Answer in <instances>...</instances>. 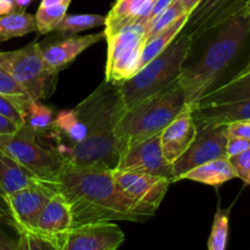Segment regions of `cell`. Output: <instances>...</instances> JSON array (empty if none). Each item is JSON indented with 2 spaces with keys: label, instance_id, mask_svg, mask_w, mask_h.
<instances>
[{
  "label": "cell",
  "instance_id": "f1b7e54d",
  "mask_svg": "<svg viewBox=\"0 0 250 250\" xmlns=\"http://www.w3.org/2000/svg\"><path fill=\"white\" fill-rule=\"evenodd\" d=\"M29 97H12L0 93V115L11 120L17 126L24 125L26 110L31 102Z\"/></svg>",
  "mask_w": 250,
  "mask_h": 250
},
{
  "label": "cell",
  "instance_id": "8d00e7d4",
  "mask_svg": "<svg viewBox=\"0 0 250 250\" xmlns=\"http://www.w3.org/2000/svg\"><path fill=\"white\" fill-rule=\"evenodd\" d=\"M0 222L15 229L14 221H12L9 207H7L6 200H5V195L1 190H0Z\"/></svg>",
  "mask_w": 250,
  "mask_h": 250
},
{
  "label": "cell",
  "instance_id": "4316f807",
  "mask_svg": "<svg viewBox=\"0 0 250 250\" xmlns=\"http://www.w3.org/2000/svg\"><path fill=\"white\" fill-rule=\"evenodd\" d=\"M229 211L231 208H217L212 221L211 232L208 239V250H226L229 232Z\"/></svg>",
  "mask_w": 250,
  "mask_h": 250
},
{
  "label": "cell",
  "instance_id": "d590c367",
  "mask_svg": "<svg viewBox=\"0 0 250 250\" xmlns=\"http://www.w3.org/2000/svg\"><path fill=\"white\" fill-rule=\"evenodd\" d=\"M4 226L6 225L0 222V250H16L17 249V241L19 237L14 238L5 231Z\"/></svg>",
  "mask_w": 250,
  "mask_h": 250
},
{
  "label": "cell",
  "instance_id": "7a4b0ae2",
  "mask_svg": "<svg viewBox=\"0 0 250 250\" xmlns=\"http://www.w3.org/2000/svg\"><path fill=\"white\" fill-rule=\"evenodd\" d=\"M73 110L87 128V137L78 144L55 148L65 164L115 170L120 159L115 128L126 111L117 83L104 81Z\"/></svg>",
  "mask_w": 250,
  "mask_h": 250
},
{
  "label": "cell",
  "instance_id": "1f68e13d",
  "mask_svg": "<svg viewBox=\"0 0 250 250\" xmlns=\"http://www.w3.org/2000/svg\"><path fill=\"white\" fill-rule=\"evenodd\" d=\"M0 93L12 97H28L23 88L16 82L11 73L0 65Z\"/></svg>",
  "mask_w": 250,
  "mask_h": 250
},
{
  "label": "cell",
  "instance_id": "bcb514c9",
  "mask_svg": "<svg viewBox=\"0 0 250 250\" xmlns=\"http://www.w3.org/2000/svg\"><path fill=\"white\" fill-rule=\"evenodd\" d=\"M247 65H250V58H249V60H248V62H247Z\"/></svg>",
  "mask_w": 250,
  "mask_h": 250
},
{
  "label": "cell",
  "instance_id": "603a6c76",
  "mask_svg": "<svg viewBox=\"0 0 250 250\" xmlns=\"http://www.w3.org/2000/svg\"><path fill=\"white\" fill-rule=\"evenodd\" d=\"M36 31V20L33 15L28 12L15 11L12 14L0 16V43Z\"/></svg>",
  "mask_w": 250,
  "mask_h": 250
},
{
  "label": "cell",
  "instance_id": "30bf717a",
  "mask_svg": "<svg viewBox=\"0 0 250 250\" xmlns=\"http://www.w3.org/2000/svg\"><path fill=\"white\" fill-rule=\"evenodd\" d=\"M197 136L189 148L172 165L173 183L197 166L226 156L227 127L214 126L197 128Z\"/></svg>",
  "mask_w": 250,
  "mask_h": 250
},
{
  "label": "cell",
  "instance_id": "83f0119b",
  "mask_svg": "<svg viewBox=\"0 0 250 250\" xmlns=\"http://www.w3.org/2000/svg\"><path fill=\"white\" fill-rule=\"evenodd\" d=\"M186 12L185 7H183L182 1L181 0H173L160 15L155 17L150 23L148 24V29H146V42L149 39L153 38L154 36H156L158 33H160L161 31H164L165 28H167L170 24H172L173 22L177 21L181 16H183Z\"/></svg>",
  "mask_w": 250,
  "mask_h": 250
},
{
  "label": "cell",
  "instance_id": "cb8c5ba5",
  "mask_svg": "<svg viewBox=\"0 0 250 250\" xmlns=\"http://www.w3.org/2000/svg\"><path fill=\"white\" fill-rule=\"evenodd\" d=\"M51 129H54L61 137H65L70 146L81 143L87 137V128L78 119L73 109L59 111L54 120Z\"/></svg>",
  "mask_w": 250,
  "mask_h": 250
},
{
  "label": "cell",
  "instance_id": "2e32d148",
  "mask_svg": "<svg viewBox=\"0 0 250 250\" xmlns=\"http://www.w3.org/2000/svg\"><path fill=\"white\" fill-rule=\"evenodd\" d=\"M197 132V126L192 116V106L186 104L176 119L160 133L161 149L164 158L168 164L173 165L189 148Z\"/></svg>",
  "mask_w": 250,
  "mask_h": 250
},
{
  "label": "cell",
  "instance_id": "e575fe53",
  "mask_svg": "<svg viewBox=\"0 0 250 250\" xmlns=\"http://www.w3.org/2000/svg\"><path fill=\"white\" fill-rule=\"evenodd\" d=\"M227 127V136L250 141V120L248 121L233 122Z\"/></svg>",
  "mask_w": 250,
  "mask_h": 250
},
{
  "label": "cell",
  "instance_id": "7c38bea8",
  "mask_svg": "<svg viewBox=\"0 0 250 250\" xmlns=\"http://www.w3.org/2000/svg\"><path fill=\"white\" fill-rule=\"evenodd\" d=\"M54 193L43 181H38L33 186L5 195L17 234L33 231L42 210Z\"/></svg>",
  "mask_w": 250,
  "mask_h": 250
},
{
  "label": "cell",
  "instance_id": "7bdbcfd3",
  "mask_svg": "<svg viewBox=\"0 0 250 250\" xmlns=\"http://www.w3.org/2000/svg\"><path fill=\"white\" fill-rule=\"evenodd\" d=\"M62 0H42L41 6L42 7H50V6H55V5H60L62 4ZM65 4V2H63Z\"/></svg>",
  "mask_w": 250,
  "mask_h": 250
},
{
  "label": "cell",
  "instance_id": "8992f818",
  "mask_svg": "<svg viewBox=\"0 0 250 250\" xmlns=\"http://www.w3.org/2000/svg\"><path fill=\"white\" fill-rule=\"evenodd\" d=\"M38 136L24 124L14 133L0 136V148L37 180L54 182L65 161L55 148L39 143Z\"/></svg>",
  "mask_w": 250,
  "mask_h": 250
},
{
  "label": "cell",
  "instance_id": "ffe728a7",
  "mask_svg": "<svg viewBox=\"0 0 250 250\" xmlns=\"http://www.w3.org/2000/svg\"><path fill=\"white\" fill-rule=\"evenodd\" d=\"M237 175L229 158H220L197 166L186 172L181 180H189L202 185L220 187L224 183L236 178Z\"/></svg>",
  "mask_w": 250,
  "mask_h": 250
},
{
  "label": "cell",
  "instance_id": "6da1fadb",
  "mask_svg": "<svg viewBox=\"0 0 250 250\" xmlns=\"http://www.w3.org/2000/svg\"><path fill=\"white\" fill-rule=\"evenodd\" d=\"M112 171L65 164L56 181L44 183L62 194L71 205L73 226L90 222H144L149 217L119 189Z\"/></svg>",
  "mask_w": 250,
  "mask_h": 250
},
{
  "label": "cell",
  "instance_id": "277c9868",
  "mask_svg": "<svg viewBox=\"0 0 250 250\" xmlns=\"http://www.w3.org/2000/svg\"><path fill=\"white\" fill-rule=\"evenodd\" d=\"M186 98L180 80L126 110L115 128L120 154L125 149L163 132L185 107Z\"/></svg>",
  "mask_w": 250,
  "mask_h": 250
},
{
  "label": "cell",
  "instance_id": "ac0fdd59",
  "mask_svg": "<svg viewBox=\"0 0 250 250\" xmlns=\"http://www.w3.org/2000/svg\"><path fill=\"white\" fill-rule=\"evenodd\" d=\"M103 38H105L104 31L89 36L68 37L59 43L49 45L48 48H42V54L46 66L53 72L59 73L75 61L80 54L93 44L99 43Z\"/></svg>",
  "mask_w": 250,
  "mask_h": 250
},
{
  "label": "cell",
  "instance_id": "f35d334b",
  "mask_svg": "<svg viewBox=\"0 0 250 250\" xmlns=\"http://www.w3.org/2000/svg\"><path fill=\"white\" fill-rule=\"evenodd\" d=\"M172 1L173 0H153V6H151L150 21H149V23H150L158 15H160Z\"/></svg>",
  "mask_w": 250,
  "mask_h": 250
},
{
  "label": "cell",
  "instance_id": "d6a6232c",
  "mask_svg": "<svg viewBox=\"0 0 250 250\" xmlns=\"http://www.w3.org/2000/svg\"><path fill=\"white\" fill-rule=\"evenodd\" d=\"M237 177L250 186V150L229 159Z\"/></svg>",
  "mask_w": 250,
  "mask_h": 250
},
{
  "label": "cell",
  "instance_id": "8fae6325",
  "mask_svg": "<svg viewBox=\"0 0 250 250\" xmlns=\"http://www.w3.org/2000/svg\"><path fill=\"white\" fill-rule=\"evenodd\" d=\"M115 170L132 171L148 175L166 177L173 183V168L164 158L160 133L154 134L120 154Z\"/></svg>",
  "mask_w": 250,
  "mask_h": 250
},
{
  "label": "cell",
  "instance_id": "e0dca14e",
  "mask_svg": "<svg viewBox=\"0 0 250 250\" xmlns=\"http://www.w3.org/2000/svg\"><path fill=\"white\" fill-rule=\"evenodd\" d=\"M192 116L197 128L229 126L233 122L250 120V99L211 105H195Z\"/></svg>",
  "mask_w": 250,
  "mask_h": 250
},
{
  "label": "cell",
  "instance_id": "ba28073f",
  "mask_svg": "<svg viewBox=\"0 0 250 250\" xmlns=\"http://www.w3.org/2000/svg\"><path fill=\"white\" fill-rule=\"evenodd\" d=\"M146 29V24L131 23L105 38L107 42L106 82H122L138 72Z\"/></svg>",
  "mask_w": 250,
  "mask_h": 250
},
{
  "label": "cell",
  "instance_id": "60d3db41",
  "mask_svg": "<svg viewBox=\"0 0 250 250\" xmlns=\"http://www.w3.org/2000/svg\"><path fill=\"white\" fill-rule=\"evenodd\" d=\"M181 1H182V5L183 7H185L186 12L190 14V12L198 6V4H199L202 0H181Z\"/></svg>",
  "mask_w": 250,
  "mask_h": 250
},
{
  "label": "cell",
  "instance_id": "836d02e7",
  "mask_svg": "<svg viewBox=\"0 0 250 250\" xmlns=\"http://www.w3.org/2000/svg\"><path fill=\"white\" fill-rule=\"evenodd\" d=\"M247 150H250V141L237 138V137L227 136V144H226L227 158L231 159L233 158V156L241 155V154L246 153Z\"/></svg>",
  "mask_w": 250,
  "mask_h": 250
},
{
  "label": "cell",
  "instance_id": "9a60e30c",
  "mask_svg": "<svg viewBox=\"0 0 250 250\" xmlns=\"http://www.w3.org/2000/svg\"><path fill=\"white\" fill-rule=\"evenodd\" d=\"M73 227L71 205L62 194L55 192L39 215L31 233L50 242L60 250L63 239Z\"/></svg>",
  "mask_w": 250,
  "mask_h": 250
},
{
  "label": "cell",
  "instance_id": "d4e9b609",
  "mask_svg": "<svg viewBox=\"0 0 250 250\" xmlns=\"http://www.w3.org/2000/svg\"><path fill=\"white\" fill-rule=\"evenodd\" d=\"M55 114L50 107L39 103V100H31L26 110L24 124L33 131L41 134L53 128Z\"/></svg>",
  "mask_w": 250,
  "mask_h": 250
},
{
  "label": "cell",
  "instance_id": "f6af8a7d",
  "mask_svg": "<svg viewBox=\"0 0 250 250\" xmlns=\"http://www.w3.org/2000/svg\"><path fill=\"white\" fill-rule=\"evenodd\" d=\"M62 1H63V2H65V4H68V5H70L71 0H62Z\"/></svg>",
  "mask_w": 250,
  "mask_h": 250
},
{
  "label": "cell",
  "instance_id": "7dc6e473",
  "mask_svg": "<svg viewBox=\"0 0 250 250\" xmlns=\"http://www.w3.org/2000/svg\"><path fill=\"white\" fill-rule=\"evenodd\" d=\"M16 250H17V249H16Z\"/></svg>",
  "mask_w": 250,
  "mask_h": 250
},
{
  "label": "cell",
  "instance_id": "5bb4252c",
  "mask_svg": "<svg viewBox=\"0 0 250 250\" xmlns=\"http://www.w3.org/2000/svg\"><path fill=\"white\" fill-rule=\"evenodd\" d=\"M244 4L246 0H202L190 12L182 32L188 34L195 43L221 26Z\"/></svg>",
  "mask_w": 250,
  "mask_h": 250
},
{
  "label": "cell",
  "instance_id": "44dd1931",
  "mask_svg": "<svg viewBox=\"0 0 250 250\" xmlns=\"http://www.w3.org/2000/svg\"><path fill=\"white\" fill-rule=\"evenodd\" d=\"M38 181L0 148V190L4 195L33 186Z\"/></svg>",
  "mask_w": 250,
  "mask_h": 250
},
{
  "label": "cell",
  "instance_id": "ab89813d",
  "mask_svg": "<svg viewBox=\"0 0 250 250\" xmlns=\"http://www.w3.org/2000/svg\"><path fill=\"white\" fill-rule=\"evenodd\" d=\"M15 11H17V9L14 0H0V16H5Z\"/></svg>",
  "mask_w": 250,
  "mask_h": 250
},
{
  "label": "cell",
  "instance_id": "484cf974",
  "mask_svg": "<svg viewBox=\"0 0 250 250\" xmlns=\"http://www.w3.org/2000/svg\"><path fill=\"white\" fill-rule=\"evenodd\" d=\"M106 17L95 14H81V15H66L55 31L61 33H80L87 29L95 28V27L104 26Z\"/></svg>",
  "mask_w": 250,
  "mask_h": 250
},
{
  "label": "cell",
  "instance_id": "f546056e",
  "mask_svg": "<svg viewBox=\"0 0 250 250\" xmlns=\"http://www.w3.org/2000/svg\"><path fill=\"white\" fill-rule=\"evenodd\" d=\"M68 4H60L50 7L39 6L38 11L34 15L37 31L42 34H46L51 31H55L61 20L66 16Z\"/></svg>",
  "mask_w": 250,
  "mask_h": 250
},
{
  "label": "cell",
  "instance_id": "4fadbf2b",
  "mask_svg": "<svg viewBox=\"0 0 250 250\" xmlns=\"http://www.w3.org/2000/svg\"><path fill=\"white\" fill-rule=\"evenodd\" d=\"M125 233L114 222H90L73 226L60 250H117Z\"/></svg>",
  "mask_w": 250,
  "mask_h": 250
},
{
  "label": "cell",
  "instance_id": "74e56055",
  "mask_svg": "<svg viewBox=\"0 0 250 250\" xmlns=\"http://www.w3.org/2000/svg\"><path fill=\"white\" fill-rule=\"evenodd\" d=\"M20 126L11 121V120L6 119L5 116L0 115V136H6V134H11L19 129Z\"/></svg>",
  "mask_w": 250,
  "mask_h": 250
},
{
  "label": "cell",
  "instance_id": "9c48e42d",
  "mask_svg": "<svg viewBox=\"0 0 250 250\" xmlns=\"http://www.w3.org/2000/svg\"><path fill=\"white\" fill-rule=\"evenodd\" d=\"M112 175L125 197L134 203L148 217L155 215L172 183L166 177L132 171L114 170Z\"/></svg>",
  "mask_w": 250,
  "mask_h": 250
},
{
  "label": "cell",
  "instance_id": "3957f363",
  "mask_svg": "<svg viewBox=\"0 0 250 250\" xmlns=\"http://www.w3.org/2000/svg\"><path fill=\"white\" fill-rule=\"evenodd\" d=\"M214 32L200 58L189 67H183L180 83L186 104L194 106L216 84L217 80L238 56L250 34V17L246 6L227 19Z\"/></svg>",
  "mask_w": 250,
  "mask_h": 250
},
{
  "label": "cell",
  "instance_id": "52a82bcc",
  "mask_svg": "<svg viewBox=\"0 0 250 250\" xmlns=\"http://www.w3.org/2000/svg\"><path fill=\"white\" fill-rule=\"evenodd\" d=\"M0 65L11 73L32 100L48 99L55 92L59 73L46 66L37 42L17 50L0 51Z\"/></svg>",
  "mask_w": 250,
  "mask_h": 250
},
{
  "label": "cell",
  "instance_id": "ee69618b",
  "mask_svg": "<svg viewBox=\"0 0 250 250\" xmlns=\"http://www.w3.org/2000/svg\"><path fill=\"white\" fill-rule=\"evenodd\" d=\"M244 6H246L247 12H248V15L250 17V0H246V4H244Z\"/></svg>",
  "mask_w": 250,
  "mask_h": 250
},
{
  "label": "cell",
  "instance_id": "b9f144b4",
  "mask_svg": "<svg viewBox=\"0 0 250 250\" xmlns=\"http://www.w3.org/2000/svg\"><path fill=\"white\" fill-rule=\"evenodd\" d=\"M15 5H16L17 11H24L27 6L32 2V0H14Z\"/></svg>",
  "mask_w": 250,
  "mask_h": 250
},
{
  "label": "cell",
  "instance_id": "5b68a950",
  "mask_svg": "<svg viewBox=\"0 0 250 250\" xmlns=\"http://www.w3.org/2000/svg\"><path fill=\"white\" fill-rule=\"evenodd\" d=\"M192 46L190 37L181 32L163 53L144 65L133 77L117 82L125 110L131 109L143 99L177 81Z\"/></svg>",
  "mask_w": 250,
  "mask_h": 250
},
{
  "label": "cell",
  "instance_id": "d6986e66",
  "mask_svg": "<svg viewBox=\"0 0 250 250\" xmlns=\"http://www.w3.org/2000/svg\"><path fill=\"white\" fill-rule=\"evenodd\" d=\"M248 99H250V65H246L227 82L212 88L195 105L222 104Z\"/></svg>",
  "mask_w": 250,
  "mask_h": 250
},
{
  "label": "cell",
  "instance_id": "7402d4cb",
  "mask_svg": "<svg viewBox=\"0 0 250 250\" xmlns=\"http://www.w3.org/2000/svg\"><path fill=\"white\" fill-rule=\"evenodd\" d=\"M190 14H185L183 16H181L180 19L176 22H173L172 24L165 28L164 31H161L160 33H158L156 36H154L153 38L146 41L144 43L143 50H142L141 55V68L144 65L149 62V61L153 60L154 58L159 55L160 53H163L171 43L176 39V37L183 31L186 23L188 21V17ZM139 68V70H141Z\"/></svg>",
  "mask_w": 250,
  "mask_h": 250
},
{
  "label": "cell",
  "instance_id": "4dcf8cb0",
  "mask_svg": "<svg viewBox=\"0 0 250 250\" xmlns=\"http://www.w3.org/2000/svg\"><path fill=\"white\" fill-rule=\"evenodd\" d=\"M17 250H59L54 244L29 232L19 233Z\"/></svg>",
  "mask_w": 250,
  "mask_h": 250
}]
</instances>
